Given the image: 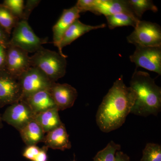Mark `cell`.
Returning <instances> with one entry per match:
<instances>
[{
    "label": "cell",
    "mask_w": 161,
    "mask_h": 161,
    "mask_svg": "<svg viewBox=\"0 0 161 161\" xmlns=\"http://www.w3.org/2000/svg\"><path fill=\"white\" fill-rule=\"evenodd\" d=\"M10 35L0 26V44L7 48L10 41Z\"/></svg>",
    "instance_id": "obj_28"
},
{
    "label": "cell",
    "mask_w": 161,
    "mask_h": 161,
    "mask_svg": "<svg viewBox=\"0 0 161 161\" xmlns=\"http://www.w3.org/2000/svg\"><path fill=\"white\" fill-rule=\"evenodd\" d=\"M6 47L0 44V70L6 69Z\"/></svg>",
    "instance_id": "obj_29"
},
{
    "label": "cell",
    "mask_w": 161,
    "mask_h": 161,
    "mask_svg": "<svg viewBox=\"0 0 161 161\" xmlns=\"http://www.w3.org/2000/svg\"><path fill=\"white\" fill-rule=\"evenodd\" d=\"M18 79L22 88L21 100H25L36 92L49 90L54 83L43 72L35 67L30 68Z\"/></svg>",
    "instance_id": "obj_6"
},
{
    "label": "cell",
    "mask_w": 161,
    "mask_h": 161,
    "mask_svg": "<svg viewBox=\"0 0 161 161\" xmlns=\"http://www.w3.org/2000/svg\"><path fill=\"white\" fill-rule=\"evenodd\" d=\"M31 67L30 57L27 52L17 47L8 45L5 69L8 73L18 78Z\"/></svg>",
    "instance_id": "obj_10"
},
{
    "label": "cell",
    "mask_w": 161,
    "mask_h": 161,
    "mask_svg": "<svg viewBox=\"0 0 161 161\" xmlns=\"http://www.w3.org/2000/svg\"><path fill=\"white\" fill-rule=\"evenodd\" d=\"M45 135L43 142L44 146L53 150H59L64 151L70 149L71 143L69 139L64 124L62 123L54 130L47 132Z\"/></svg>",
    "instance_id": "obj_15"
},
{
    "label": "cell",
    "mask_w": 161,
    "mask_h": 161,
    "mask_svg": "<svg viewBox=\"0 0 161 161\" xmlns=\"http://www.w3.org/2000/svg\"><path fill=\"white\" fill-rule=\"evenodd\" d=\"M120 13L137 19L130 9L127 0H95L93 13L94 14H103L106 17Z\"/></svg>",
    "instance_id": "obj_14"
},
{
    "label": "cell",
    "mask_w": 161,
    "mask_h": 161,
    "mask_svg": "<svg viewBox=\"0 0 161 161\" xmlns=\"http://www.w3.org/2000/svg\"><path fill=\"white\" fill-rule=\"evenodd\" d=\"M23 100L28 103L36 115L56 107L48 90L36 92Z\"/></svg>",
    "instance_id": "obj_16"
},
{
    "label": "cell",
    "mask_w": 161,
    "mask_h": 161,
    "mask_svg": "<svg viewBox=\"0 0 161 161\" xmlns=\"http://www.w3.org/2000/svg\"><path fill=\"white\" fill-rule=\"evenodd\" d=\"M95 4V0H78L76 7L80 13L90 11L93 13Z\"/></svg>",
    "instance_id": "obj_25"
},
{
    "label": "cell",
    "mask_w": 161,
    "mask_h": 161,
    "mask_svg": "<svg viewBox=\"0 0 161 161\" xmlns=\"http://www.w3.org/2000/svg\"><path fill=\"white\" fill-rule=\"evenodd\" d=\"M35 115L28 103L21 100L7 107L2 115V119L3 121L14 127L19 132L34 119Z\"/></svg>",
    "instance_id": "obj_8"
},
{
    "label": "cell",
    "mask_w": 161,
    "mask_h": 161,
    "mask_svg": "<svg viewBox=\"0 0 161 161\" xmlns=\"http://www.w3.org/2000/svg\"><path fill=\"white\" fill-rule=\"evenodd\" d=\"M80 14L75 5L69 9H64L60 18L53 27V43L55 46L58 48L64 33L75 20L79 19Z\"/></svg>",
    "instance_id": "obj_13"
},
{
    "label": "cell",
    "mask_w": 161,
    "mask_h": 161,
    "mask_svg": "<svg viewBox=\"0 0 161 161\" xmlns=\"http://www.w3.org/2000/svg\"><path fill=\"white\" fill-rule=\"evenodd\" d=\"M120 149L119 144L111 141L104 149L96 153L93 158V161H115L116 153Z\"/></svg>",
    "instance_id": "obj_22"
},
{
    "label": "cell",
    "mask_w": 161,
    "mask_h": 161,
    "mask_svg": "<svg viewBox=\"0 0 161 161\" xmlns=\"http://www.w3.org/2000/svg\"><path fill=\"white\" fill-rule=\"evenodd\" d=\"M127 40L135 46L160 47L161 26L156 23L139 20Z\"/></svg>",
    "instance_id": "obj_5"
},
{
    "label": "cell",
    "mask_w": 161,
    "mask_h": 161,
    "mask_svg": "<svg viewBox=\"0 0 161 161\" xmlns=\"http://www.w3.org/2000/svg\"><path fill=\"white\" fill-rule=\"evenodd\" d=\"M48 92L59 111L73 107L78 95L77 90L67 83L54 82Z\"/></svg>",
    "instance_id": "obj_11"
},
{
    "label": "cell",
    "mask_w": 161,
    "mask_h": 161,
    "mask_svg": "<svg viewBox=\"0 0 161 161\" xmlns=\"http://www.w3.org/2000/svg\"><path fill=\"white\" fill-rule=\"evenodd\" d=\"M136 46L133 53L130 55V61L136 67H141L161 75V46Z\"/></svg>",
    "instance_id": "obj_7"
},
{
    "label": "cell",
    "mask_w": 161,
    "mask_h": 161,
    "mask_svg": "<svg viewBox=\"0 0 161 161\" xmlns=\"http://www.w3.org/2000/svg\"><path fill=\"white\" fill-rule=\"evenodd\" d=\"M141 161H161V145L153 143L146 144Z\"/></svg>",
    "instance_id": "obj_23"
},
{
    "label": "cell",
    "mask_w": 161,
    "mask_h": 161,
    "mask_svg": "<svg viewBox=\"0 0 161 161\" xmlns=\"http://www.w3.org/2000/svg\"><path fill=\"white\" fill-rule=\"evenodd\" d=\"M105 17L109 28L111 30L125 26H132L134 28L140 20L123 13L107 16Z\"/></svg>",
    "instance_id": "obj_19"
},
{
    "label": "cell",
    "mask_w": 161,
    "mask_h": 161,
    "mask_svg": "<svg viewBox=\"0 0 161 161\" xmlns=\"http://www.w3.org/2000/svg\"><path fill=\"white\" fill-rule=\"evenodd\" d=\"M3 120L2 119V115L0 113V129L3 128Z\"/></svg>",
    "instance_id": "obj_32"
},
{
    "label": "cell",
    "mask_w": 161,
    "mask_h": 161,
    "mask_svg": "<svg viewBox=\"0 0 161 161\" xmlns=\"http://www.w3.org/2000/svg\"><path fill=\"white\" fill-rule=\"evenodd\" d=\"M21 138L26 146H34L43 142L45 132L39 124L33 119L19 131Z\"/></svg>",
    "instance_id": "obj_17"
},
{
    "label": "cell",
    "mask_w": 161,
    "mask_h": 161,
    "mask_svg": "<svg viewBox=\"0 0 161 161\" xmlns=\"http://www.w3.org/2000/svg\"><path fill=\"white\" fill-rule=\"evenodd\" d=\"M106 26V25L104 23L97 26L86 25L77 19L65 31L60 40L58 47L59 53L64 57L67 56L62 52L63 47L70 45L78 38L91 31L105 28Z\"/></svg>",
    "instance_id": "obj_12"
},
{
    "label": "cell",
    "mask_w": 161,
    "mask_h": 161,
    "mask_svg": "<svg viewBox=\"0 0 161 161\" xmlns=\"http://www.w3.org/2000/svg\"><path fill=\"white\" fill-rule=\"evenodd\" d=\"M59 111L56 107L35 115V120L45 133L54 130L63 123L60 120Z\"/></svg>",
    "instance_id": "obj_18"
},
{
    "label": "cell",
    "mask_w": 161,
    "mask_h": 161,
    "mask_svg": "<svg viewBox=\"0 0 161 161\" xmlns=\"http://www.w3.org/2000/svg\"><path fill=\"white\" fill-rule=\"evenodd\" d=\"M48 43V38H41L35 33L25 20H20L14 28L9 45L17 47L29 53H35Z\"/></svg>",
    "instance_id": "obj_4"
},
{
    "label": "cell",
    "mask_w": 161,
    "mask_h": 161,
    "mask_svg": "<svg viewBox=\"0 0 161 161\" xmlns=\"http://www.w3.org/2000/svg\"><path fill=\"white\" fill-rule=\"evenodd\" d=\"M127 3L134 15L141 20L145 12L151 10L156 13L158 8L151 0H127Z\"/></svg>",
    "instance_id": "obj_20"
},
{
    "label": "cell",
    "mask_w": 161,
    "mask_h": 161,
    "mask_svg": "<svg viewBox=\"0 0 161 161\" xmlns=\"http://www.w3.org/2000/svg\"><path fill=\"white\" fill-rule=\"evenodd\" d=\"M48 148L43 146L42 148H40V152L36 156L34 159L31 161H47V151Z\"/></svg>",
    "instance_id": "obj_30"
},
{
    "label": "cell",
    "mask_w": 161,
    "mask_h": 161,
    "mask_svg": "<svg viewBox=\"0 0 161 161\" xmlns=\"http://www.w3.org/2000/svg\"><path fill=\"white\" fill-rule=\"evenodd\" d=\"M2 4L19 19H22L25 5L23 0H5Z\"/></svg>",
    "instance_id": "obj_24"
},
{
    "label": "cell",
    "mask_w": 161,
    "mask_h": 161,
    "mask_svg": "<svg viewBox=\"0 0 161 161\" xmlns=\"http://www.w3.org/2000/svg\"><path fill=\"white\" fill-rule=\"evenodd\" d=\"M40 150V148L36 145L27 146L23 151V156L30 160H33L39 153Z\"/></svg>",
    "instance_id": "obj_27"
},
{
    "label": "cell",
    "mask_w": 161,
    "mask_h": 161,
    "mask_svg": "<svg viewBox=\"0 0 161 161\" xmlns=\"http://www.w3.org/2000/svg\"><path fill=\"white\" fill-rule=\"evenodd\" d=\"M76 161L74 160V161Z\"/></svg>",
    "instance_id": "obj_33"
},
{
    "label": "cell",
    "mask_w": 161,
    "mask_h": 161,
    "mask_svg": "<svg viewBox=\"0 0 161 161\" xmlns=\"http://www.w3.org/2000/svg\"><path fill=\"white\" fill-rule=\"evenodd\" d=\"M115 161H131L130 157L125 153L119 151L116 153Z\"/></svg>",
    "instance_id": "obj_31"
},
{
    "label": "cell",
    "mask_w": 161,
    "mask_h": 161,
    "mask_svg": "<svg viewBox=\"0 0 161 161\" xmlns=\"http://www.w3.org/2000/svg\"><path fill=\"white\" fill-rule=\"evenodd\" d=\"M40 3V0H27L26 4L24 5V11H23L22 19L28 21L30 15L33 9L38 6Z\"/></svg>",
    "instance_id": "obj_26"
},
{
    "label": "cell",
    "mask_w": 161,
    "mask_h": 161,
    "mask_svg": "<svg viewBox=\"0 0 161 161\" xmlns=\"http://www.w3.org/2000/svg\"><path fill=\"white\" fill-rule=\"evenodd\" d=\"M20 21L8 8L0 4V26L9 35Z\"/></svg>",
    "instance_id": "obj_21"
},
{
    "label": "cell",
    "mask_w": 161,
    "mask_h": 161,
    "mask_svg": "<svg viewBox=\"0 0 161 161\" xmlns=\"http://www.w3.org/2000/svg\"><path fill=\"white\" fill-rule=\"evenodd\" d=\"M66 58L42 47L30 57L31 63V67L38 68L52 82H56L66 74Z\"/></svg>",
    "instance_id": "obj_3"
},
{
    "label": "cell",
    "mask_w": 161,
    "mask_h": 161,
    "mask_svg": "<svg viewBox=\"0 0 161 161\" xmlns=\"http://www.w3.org/2000/svg\"><path fill=\"white\" fill-rule=\"evenodd\" d=\"M22 91L18 78L6 69L0 70V108L21 100Z\"/></svg>",
    "instance_id": "obj_9"
},
{
    "label": "cell",
    "mask_w": 161,
    "mask_h": 161,
    "mask_svg": "<svg viewBox=\"0 0 161 161\" xmlns=\"http://www.w3.org/2000/svg\"><path fill=\"white\" fill-rule=\"evenodd\" d=\"M130 87L136 94L131 113L147 117L157 115L161 112V87L147 72L136 69L130 80Z\"/></svg>",
    "instance_id": "obj_2"
},
{
    "label": "cell",
    "mask_w": 161,
    "mask_h": 161,
    "mask_svg": "<svg viewBox=\"0 0 161 161\" xmlns=\"http://www.w3.org/2000/svg\"><path fill=\"white\" fill-rule=\"evenodd\" d=\"M136 98V93L126 86L121 75L98 107L96 122L101 131L108 133L120 128L131 113Z\"/></svg>",
    "instance_id": "obj_1"
}]
</instances>
